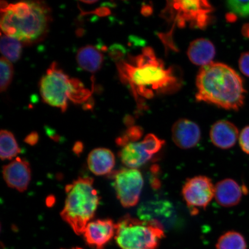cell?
Masks as SVG:
<instances>
[{
  "mask_svg": "<svg viewBox=\"0 0 249 249\" xmlns=\"http://www.w3.org/2000/svg\"><path fill=\"white\" fill-rule=\"evenodd\" d=\"M121 80L128 85L136 100L151 99L156 93L176 88L178 79L171 68L166 69L151 48H145L141 54L117 64Z\"/></svg>",
  "mask_w": 249,
  "mask_h": 249,
  "instance_id": "cell-1",
  "label": "cell"
},
{
  "mask_svg": "<svg viewBox=\"0 0 249 249\" xmlns=\"http://www.w3.org/2000/svg\"><path fill=\"white\" fill-rule=\"evenodd\" d=\"M196 98L227 110L244 105L246 91L240 76L226 64L213 62L202 67L196 81Z\"/></svg>",
  "mask_w": 249,
  "mask_h": 249,
  "instance_id": "cell-2",
  "label": "cell"
},
{
  "mask_svg": "<svg viewBox=\"0 0 249 249\" xmlns=\"http://www.w3.org/2000/svg\"><path fill=\"white\" fill-rule=\"evenodd\" d=\"M1 31L5 36L19 41H36L44 35L48 28L49 9L40 1H21L15 4L1 3Z\"/></svg>",
  "mask_w": 249,
  "mask_h": 249,
  "instance_id": "cell-3",
  "label": "cell"
},
{
  "mask_svg": "<svg viewBox=\"0 0 249 249\" xmlns=\"http://www.w3.org/2000/svg\"><path fill=\"white\" fill-rule=\"evenodd\" d=\"M67 198L61 216L77 235L83 234L99 204L91 177H79L66 186Z\"/></svg>",
  "mask_w": 249,
  "mask_h": 249,
  "instance_id": "cell-4",
  "label": "cell"
},
{
  "mask_svg": "<svg viewBox=\"0 0 249 249\" xmlns=\"http://www.w3.org/2000/svg\"><path fill=\"white\" fill-rule=\"evenodd\" d=\"M40 92L43 101L52 107L67 110L69 100L81 104L88 99L91 92L82 82L65 74L55 62L51 65L40 82Z\"/></svg>",
  "mask_w": 249,
  "mask_h": 249,
  "instance_id": "cell-5",
  "label": "cell"
},
{
  "mask_svg": "<svg viewBox=\"0 0 249 249\" xmlns=\"http://www.w3.org/2000/svg\"><path fill=\"white\" fill-rule=\"evenodd\" d=\"M116 229L115 239L121 249H157L164 237L163 226L158 221L130 215L121 218Z\"/></svg>",
  "mask_w": 249,
  "mask_h": 249,
  "instance_id": "cell-6",
  "label": "cell"
},
{
  "mask_svg": "<svg viewBox=\"0 0 249 249\" xmlns=\"http://www.w3.org/2000/svg\"><path fill=\"white\" fill-rule=\"evenodd\" d=\"M166 12L171 19L175 20L179 27L186 23L191 26L204 28L210 20V14L213 11L207 1H173L168 2Z\"/></svg>",
  "mask_w": 249,
  "mask_h": 249,
  "instance_id": "cell-7",
  "label": "cell"
},
{
  "mask_svg": "<svg viewBox=\"0 0 249 249\" xmlns=\"http://www.w3.org/2000/svg\"><path fill=\"white\" fill-rule=\"evenodd\" d=\"M114 181L117 197L124 208L138 204L141 195L144 180L138 169L124 168L110 174Z\"/></svg>",
  "mask_w": 249,
  "mask_h": 249,
  "instance_id": "cell-8",
  "label": "cell"
},
{
  "mask_svg": "<svg viewBox=\"0 0 249 249\" xmlns=\"http://www.w3.org/2000/svg\"><path fill=\"white\" fill-rule=\"evenodd\" d=\"M187 205L193 214L198 208L205 209L214 197V186L210 178L205 176L195 177L187 180L182 190Z\"/></svg>",
  "mask_w": 249,
  "mask_h": 249,
  "instance_id": "cell-9",
  "label": "cell"
},
{
  "mask_svg": "<svg viewBox=\"0 0 249 249\" xmlns=\"http://www.w3.org/2000/svg\"><path fill=\"white\" fill-rule=\"evenodd\" d=\"M116 225L110 219L89 222L83 232L87 244L96 249H104L116 234Z\"/></svg>",
  "mask_w": 249,
  "mask_h": 249,
  "instance_id": "cell-10",
  "label": "cell"
},
{
  "mask_svg": "<svg viewBox=\"0 0 249 249\" xmlns=\"http://www.w3.org/2000/svg\"><path fill=\"white\" fill-rule=\"evenodd\" d=\"M2 175L9 188L20 192L26 191L31 180V169L29 162L20 158L3 167Z\"/></svg>",
  "mask_w": 249,
  "mask_h": 249,
  "instance_id": "cell-11",
  "label": "cell"
},
{
  "mask_svg": "<svg viewBox=\"0 0 249 249\" xmlns=\"http://www.w3.org/2000/svg\"><path fill=\"white\" fill-rule=\"evenodd\" d=\"M172 138L177 146L182 149L194 148L201 139L200 127L192 121L180 119L174 124Z\"/></svg>",
  "mask_w": 249,
  "mask_h": 249,
  "instance_id": "cell-12",
  "label": "cell"
},
{
  "mask_svg": "<svg viewBox=\"0 0 249 249\" xmlns=\"http://www.w3.org/2000/svg\"><path fill=\"white\" fill-rule=\"evenodd\" d=\"M238 137L237 127L230 121H217L211 127L210 138L218 148L225 149L232 148L237 142Z\"/></svg>",
  "mask_w": 249,
  "mask_h": 249,
  "instance_id": "cell-13",
  "label": "cell"
},
{
  "mask_svg": "<svg viewBox=\"0 0 249 249\" xmlns=\"http://www.w3.org/2000/svg\"><path fill=\"white\" fill-rule=\"evenodd\" d=\"M243 189L235 180H220L214 186V198L217 203L224 207H231L239 203L242 197Z\"/></svg>",
  "mask_w": 249,
  "mask_h": 249,
  "instance_id": "cell-14",
  "label": "cell"
},
{
  "mask_svg": "<svg viewBox=\"0 0 249 249\" xmlns=\"http://www.w3.org/2000/svg\"><path fill=\"white\" fill-rule=\"evenodd\" d=\"M118 156L124 166L135 169L145 164L153 157L149 153L142 141L130 142L124 145Z\"/></svg>",
  "mask_w": 249,
  "mask_h": 249,
  "instance_id": "cell-15",
  "label": "cell"
},
{
  "mask_svg": "<svg viewBox=\"0 0 249 249\" xmlns=\"http://www.w3.org/2000/svg\"><path fill=\"white\" fill-rule=\"evenodd\" d=\"M87 163L90 171L96 176L110 174L116 163L115 157L110 149L100 148L93 149L89 155Z\"/></svg>",
  "mask_w": 249,
  "mask_h": 249,
  "instance_id": "cell-16",
  "label": "cell"
},
{
  "mask_svg": "<svg viewBox=\"0 0 249 249\" xmlns=\"http://www.w3.org/2000/svg\"><path fill=\"white\" fill-rule=\"evenodd\" d=\"M215 55V48L210 40L198 39L190 45L188 51L189 60L195 65L205 66L211 63Z\"/></svg>",
  "mask_w": 249,
  "mask_h": 249,
  "instance_id": "cell-17",
  "label": "cell"
},
{
  "mask_svg": "<svg viewBox=\"0 0 249 249\" xmlns=\"http://www.w3.org/2000/svg\"><path fill=\"white\" fill-rule=\"evenodd\" d=\"M76 60L79 67L83 70L95 73L101 69L104 55L92 46H86L78 51Z\"/></svg>",
  "mask_w": 249,
  "mask_h": 249,
  "instance_id": "cell-18",
  "label": "cell"
},
{
  "mask_svg": "<svg viewBox=\"0 0 249 249\" xmlns=\"http://www.w3.org/2000/svg\"><path fill=\"white\" fill-rule=\"evenodd\" d=\"M17 140L13 134L7 130L0 133V157L2 160H10L20 153Z\"/></svg>",
  "mask_w": 249,
  "mask_h": 249,
  "instance_id": "cell-19",
  "label": "cell"
},
{
  "mask_svg": "<svg viewBox=\"0 0 249 249\" xmlns=\"http://www.w3.org/2000/svg\"><path fill=\"white\" fill-rule=\"evenodd\" d=\"M1 53L10 62H15L19 60L21 54V45L19 40L7 36H1Z\"/></svg>",
  "mask_w": 249,
  "mask_h": 249,
  "instance_id": "cell-20",
  "label": "cell"
},
{
  "mask_svg": "<svg viewBox=\"0 0 249 249\" xmlns=\"http://www.w3.org/2000/svg\"><path fill=\"white\" fill-rule=\"evenodd\" d=\"M217 249H247V244L240 233L227 232L218 239Z\"/></svg>",
  "mask_w": 249,
  "mask_h": 249,
  "instance_id": "cell-21",
  "label": "cell"
},
{
  "mask_svg": "<svg viewBox=\"0 0 249 249\" xmlns=\"http://www.w3.org/2000/svg\"><path fill=\"white\" fill-rule=\"evenodd\" d=\"M0 89L1 92H4L7 90L12 82L14 76V68L11 62L5 57H2L0 61Z\"/></svg>",
  "mask_w": 249,
  "mask_h": 249,
  "instance_id": "cell-22",
  "label": "cell"
},
{
  "mask_svg": "<svg viewBox=\"0 0 249 249\" xmlns=\"http://www.w3.org/2000/svg\"><path fill=\"white\" fill-rule=\"evenodd\" d=\"M142 135L143 130L142 127L138 126L130 127L123 135L117 139V144L123 147L129 143L138 141L142 138Z\"/></svg>",
  "mask_w": 249,
  "mask_h": 249,
  "instance_id": "cell-23",
  "label": "cell"
},
{
  "mask_svg": "<svg viewBox=\"0 0 249 249\" xmlns=\"http://www.w3.org/2000/svg\"><path fill=\"white\" fill-rule=\"evenodd\" d=\"M226 5L233 14L243 18L249 17V1L230 0L226 2Z\"/></svg>",
  "mask_w": 249,
  "mask_h": 249,
  "instance_id": "cell-24",
  "label": "cell"
},
{
  "mask_svg": "<svg viewBox=\"0 0 249 249\" xmlns=\"http://www.w3.org/2000/svg\"><path fill=\"white\" fill-rule=\"evenodd\" d=\"M142 142L149 153L152 155L160 151L164 144L163 140L158 138L154 134H148Z\"/></svg>",
  "mask_w": 249,
  "mask_h": 249,
  "instance_id": "cell-25",
  "label": "cell"
},
{
  "mask_svg": "<svg viewBox=\"0 0 249 249\" xmlns=\"http://www.w3.org/2000/svg\"><path fill=\"white\" fill-rule=\"evenodd\" d=\"M239 145L242 151L249 155V126H246L239 137Z\"/></svg>",
  "mask_w": 249,
  "mask_h": 249,
  "instance_id": "cell-26",
  "label": "cell"
},
{
  "mask_svg": "<svg viewBox=\"0 0 249 249\" xmlns=\"http://www.w3.org/2000/svg\"><path fill=\"white\" fill-rule=\"evenodd\" d=\"M239 67L242 73L249 77V52L241 54L239 60Z\"/></svg>",
  "mask_w": 249,
  "mask_h": 249,
  "instance_id": "cell-27",
  "label": "cell"
},
{
  "mask_svg": "<svg viewBox=\"0 0 249 249\" xmlns=\"http://www.w3.org/2000/svg\"><path fill=\"white\" fill-rule=\"evenodd\" d=\"M124 49L119 45H114L110 47L109 50V54L112 58L114 60L121 61V58L124 57Z\"/></svg>",
  "mask_w": 249,
  "mask_h": 249,
  "instance_id": "cell-28",
  "label": "cell"
},
{
  "mask_svg": "<svg viewBox=\"0 0 249 249\" xmlns=\"http://www.w3.org/2000/svg\"><path fill=\"white\" fill-rule=\"evenodd\" d=\"M39 136L36 132H32L25 139V142L30 145H34L38 142Z\"/></svg>",
  "mask_w": 249,
  "mask_h": 249,
  "instance_id": "cell-29",
  "label": "cell"
},
{
  "mask_svg": "<svg viewBox=\"0 0 249 249\" xmlns=\"http://www.w3.org/2000/svg\"><path fill=\"white\" fill-rule=\"evenodd\" d=\"M83 149V145L82 142H77L74 146L73 151L74 153L79 155L82 153Z\"/></svg>",
  "mask_w": 249,
  "mask_h": 249,
  "instance_id": "cell-30",
  "label": "cell"
},
{
  "mask_svg": "<svg viewBox=\"0 0 249 249\" xmlns=\"http://www.w3.org/2000/svg\"><path fill=\"white\" fill-rule=\"evenodd\" d=\"M242 33L245 36L249 37V24L245 25L243 28Z\"/></svg>",
  "mask_w": 249,
  "mask_h": 249,
  "instance_id": "cell-31",
  "label": "cell"
},
{
  "mask_svg": "<svg viewBox=\"0 0 249 249\" xmlns=\"http://www.w3.org/2000/svg\"><path fill=\"white\" fill-rule=\"evenodd\" d=\"M83 249L80 248H73V249Z\"/></svg>",
  "mask_w": 249,
  "mask_h": 249,
  "instance_id": "cell-32",
  "label": "cell"
}]
</instances>
